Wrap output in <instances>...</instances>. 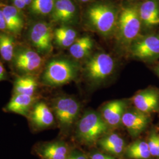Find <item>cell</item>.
I'll return each instance as SVG.
<instances>
[{"label": "cell", "mask_w": 159, "mask_h": 159, "mask_svg": "<svg viewBox=\"0 0 159 159\" xmlns=\"http://www.w3.org/2000/svg\"><path fill=\"white\" fill-rule=\"evenodd\" d=\"M25 4V6H29V5H31L33 0H24Z\"/></svg>", "instance_id": "cell-31"}, {"label": "cell", "mask_w": 159, "mask_h": 159, "mask_svg": "<svg viewBox=\"0 0 159 159\" xmlns=\"http://www.w3.org/2000/svg\"><path fill=\"white\" fill-rule=\"evenodd\" d=\"M52 110L61 131L67 132L74 125L79 116L80 103L68 96H60L53 99Z\"/></svg>", "instance_id": "cell-4"}, {"label": "cell", "mask_w": 159, "mask_h": 159, "mask_svg": "<svg viewBox=\"0 0 159 159\" xmlns=\"http://www.w3.org/2000/svg\"><path fill=\"white\" fill-rule=\"evenodd\" d=\"M7 80V74L6 68H4L2 63L0 61V81Z\"/></svg>", "instance_id": "cell-29"}, {"label": "cell", "mask_w": 159, "mask_h": 159, "mask_svg": "<svg viewBox=\"0 0 159 159\" xmlns=\"http://www.w3.org/2000/svg\"><path fill=\"white\" fill-rule=\"evenodd\" d=\"M148 143L151 156L159 157V135L155 133H151Z\"/></svg>", "instance_id": "cell-26"}, {"label": "cell", "mask_w": 159, "mask_h": 159, "mask_svg": "<svg viewBox=\"0 0 159 159\" xmlns=\"http://www.w3.org/2000/svg\"><path fill=\"white\" fill-rule=\"evenodd\" d=\"M28 119L33 130L46 129L54 124L53 111L45 102L37 100L31 109Z\"/></svg>", "instance_id": "cell-11"}, {"label": "cell", "mask_w": 159, "mask_h": 159, "mask_svg": "<svg viewBox=\"0 0 159 159\" xmlns=\"http://www.w3.org/2000/svg\"><path fill=\"white\" fill-rule=\"evenodd\" d=\"M54 37L57 46L61 48H70L77 39V33L70 27L63 26L55 30Z\"/></svg>", "instance_id": "cell-23"}, {"label": "cell", "mask_w": 159, "mask_h": 159, "mask_svg": "<svg viewBox=\"0 0 159 159\" xmlns=\"http://www.w3.org/2000/svg\"><path fill=\"white\" fill-rule=\"evenodd\" d=\"M39 86V81L34 75H19L14 81L13 94L36 96Z\"/></svg>", "instance_id": "cell-18"}, {"label": "cell", "mask_w": 159, "mask_h": 159, "mask_svg": "<svg viewBox=\"0 0 159 159\" xmlns=\"http://www.w3.org/2000/svg\"><path fill=\"white\" fill-rule=\"evenodd\" d=\"M149 116L136 108L125 110L121 119V124L133 137L139 136L149 123Z\"/></svg>", "instance_id": "cell-12"}, {"label": "cell", "mask_w": 159, "mask_h": 159, "mask_svg": "<svg viewBox=\"0 0 159 159\" xmlns=\"http://www.w3.org/2000/svg\"><path fill=\"white\" fill-rule=\"evenodd\" d=\"M118 12L114 6L105 2L91 4L85 13V22L90 29L104 36L113 33L117 27Z\"/></svg>", "instance_id": "cell-1"}, {"label": "cell", "mask_w": 159, "mask_h": 159, "mask_svg": "<svg viewBox=\"0 0 159 159\" xmlns=\"http://www.w3.org/2000/svg\"><path fill=\"white\" fill-rule=\"evenodd\" d=\"M90 159H116L113 156L107 154L94 152L89 157Z\"/></svg>", "instance_id": "cell-27"}, {"label": "cell", "mask_w": 159, "mask_h": 159, "mask_svg": "<svg viewBox=\"0 0 159 159\" xmlns=\"http://www.w3.org/2000/svg\"><path fill=\"white\" fill-rule=\"evenodd\" d=\"M93 48V41L89 35L77 38L74 43L69 48L71 56L76 60H81L87 57Z\"/></svg>", "instance_id": "cell-21"}, {"label": "cell", "mask_w": 159, "mask_h": 159, "mask_svg": "<svg viewBox=\"0 0 159 159\" xmlns=\"http://www.w3.org/2000/svg\"><path fill=\"white\" fill-rule=\"evenodd\" d=\"M80 2H87L88 1H89L90 0H79Z\"/></svg>", "instance_id": "cell-32"}, {"label": "cell", "mask_w": 159, "mask_h": 159, "mask_svg": "<svg viewBox=\"0 0 159 159\" xmlns=\"http://www.w3.org/2000/svg\"><path fill=\"white\" fill-rule=\"evenodd\" d=\"M141 25L139 8L136 6L123 8L120 12L117 23L119 39L122 44L131 46L137 39Z\"/></svg>", "instance_id": "cell-5"}, {"label": "cell", "mask_w": 159, "mask_h": 159, "mask_svg": "<svg viewBox=\"0 0 159 159\" xmlns=\"http://www.w3.org/2000/svg\"><path fill=\"white\" fill-rule=\"evenodd\" d=\"M51 16L57 23L71 24L77 20V8L71 0H55Z\"/></svg>", "instance_id": "cell-14"}, {"label": "cell", "mask_w": 159, "mask_h": 159, "mask_svg": "<svg viewBox=\"0 0 159 159\" xmlns=\"http://www.w3.org/2000/svg\"><path fill=\"white\" fill-rule=\"evenodd\" d=\"M108 127L101 114L92 110L88 111L78 122L77 138L80 142L91 145L97 142L107 133Z\"/></svg>", "instance_id": "cell-3"}, {"label": "cell", "mask_w": 159, "mask_h": 159, "mask_svg": "<svg viewBox=\"0 0 159 159\" xmlns=\"http://www.w3.org/2000/svg\"><path fill=\"white\" fill-rule=\"evenodd\" d=\"M131 55L143 61L159 58V34H150L135 40L130 46Z\"/></svg>", "instance_id": "cell-8"}, {"label": "cell", "mask_w": 159, "mask_h": 159, "mask_svg": "<svg viewBox=\"0 0 159 159\" xmlns=\"http://www.w3.org/2000/svg\"><path fill=\"white\" fill-rule=\"evenodd\" d=\"M135 108L144 113L159 110V93L155 89H148L137 93L133 98Z\"/></svg>", "instance_id": "cell-13"}, {"label": "cell", "mask_w": 159, "mask_h": 159, "mask_svg": "<svg viewBox=\"0 0 159 159\" xmlns=\"http://www.w3.org/2000/svg\"><path fill=\"white\" fill-rule=\"evenodd\" d=\"M7 30V25L6 19L2 10L0 9V30L4 31Z\"/></svg>", "instance_id": "cell-28"}, {"label": "cell", "mask_w": 159, "mask_h": 159, "mask_svg": "<svg viewBox=\"0 0 159 159\" xmlns=\"http://www.w3.org/2000/svg\"><path fill=\"white\" fill-rule=\"evenodd\" d=\"M72 148L63 140L37 143L33 152L40 159H67Z\"/></svg>", "instance_id": "cell-9"}, {"label": "cell", "mask_w": 159, "mask_h": 159, "mask_svg": "<svg viewBox=\"0 0 159 159\" xmlns=\"http://www.w3.org/2000/svg\"><path fill=\"white\" fill-rule=\"evenodd\" d=\"M125 157L128 159H148L151 156L148 142L136 140L125 148Z\"/></svg>", "instance_id": "cell-22"}, {"label": "cell", "mask_w": 159, "mask_h": 159, "mask_svg": "<svg viewBox=\"0 0 159 159\" xmlns=\"http://www.w3.org/2000/svg\"><path fill=\"white\" fill-rule=\"evenodd\" d=\"M13 4L14 6L18 10H23L26 6L24 0H13Z\"/></svg>", "instance_id": "cell-30"}, {"label": "cell", "mask_w": 159, "mask_h": 159, "mask_svg": "<svg viewBox=\"0 0 159 159\" xmlns=\"http://www.w3.org/2000/svg\"><path fill=\"white\" fill-rule=\"evenodd\" d=\"M77 63L70 59L59 58L51 60L47 64L41 77L43 85L56 87L74 81L79 74Z\"/></svg>", "instance_id": "cell-2"}, {"label": "cell", "mask_w": 159, "mask_h": 159, "mask_svg": "<svg viewBox=\"0 0 159 159\" xmlns=\"http://www.w3.org/2000/svg\"><path fill=\"white\" fill-rule=\"evenodd\" d=\"M124 100H113L106 103L101 110V115L109 127H115L121 124L123 116L127 109Z\"/></svg>", "instance_id": "cell-15"}, {"label": "cell", "mask_w": 159, "mask_h": 159, "mask_svg": "<svg viewBox=\"0 0 159 159\" xmlns=\"http://www.w3.org/2000/svg\"><path fill=\"white\" fill-rule=\"evenodd\" d=\"M38 100L36 96L25 94H12L11 98L4 108L6 112H10L28 117L34 104Z\"/></svg>", "instance_id": "cell-16"}, {"label": "cell", "mask_w": 159, "mask_h": 159, "mask_svg": "<svg viewBox=\"0 0 159 159\" xmlns=\"http://www.w3.org/2000/svg\"><path fill=\"white\" fill-rule=\"evenodd\" d=\"M142 24L146 27L159 24V2L157 0H146L139 7Z\"/></svg>", "instance_id": "cell-17"}, {"label": "cell", "mask_w": 159, "mask_h": 159, "mask_svg": "<svg viewBox=\"0 0 159 159\" xmlns=\"http://www.w3.org/2000/svg\"><path fill=\"white\" fill-rule=\"evenodd\" d=\"M97 143L104 151L114 156H119L125 150V142L117 134L112 133L105 135Z\"/></svg>", "instance_id": "cell-19"}, {"label": "cell", "mask_w": 159, "mask_h": 159, "mask_svg": "<svg viewBox=\"0 0 159 159\" xmlns=\"http://www.w3.org/2000/svg\"><path fill=\"white\" fill-rule=\"evenodd\" d=\"M55 0H33L30 10L37 16H47L52 13Z\"/></svg>", "instance_id": "cell-25"}, {"label": "cell", "mask_w": 159, "mask_h": 159, "mask_svg": "<svg viewBox=\"0 0 159 159\" xmlns=\"http://www.w3.org/2000/svg\"><path fill=\"white\" fill-rule=\"evenodd\" d=\"M114 67L115 62L110 55L99 52L88 58L84 71L87 79L97 85L107 79L113 73Z\"/></svg>", "instance_id": "cell-6"}, {"label": "cell", "mask_w": 159, "mask_h": 159, "mask_svg": "<svg viewBox=\"0 0 159 159\" xmlns=\"http://www.w3.org/2000/svg\"><path fill=\"white\" fill-rule=\"evenodd\" d=\"M12 61L14 68L21 75L36 76L42 70L44 63L39 52L26 47L16 49Z\"/></svg>", "instance_id": "cell-7"}, {"label": "cell", "mask_w": 159, "mask_h": 159, "mask_svg": "<svg viewBox=\"0 0 159 159\" xmlns=\"http://www.w3.org/2000/svg\"><path fill=\"white\" fill-rule=\"evenodd\" d=\"M156 71H157V74H158V75H159V64L157 66V67Z\"/></svg>", "instance_id": "cell-33"}, {"label": "cell", "mask_w": 159, "mask_h": 159, "mask_svg": "<svg viewBox=\"0 0 159 159\" xmlns=\"http://www.w3.org/2000/svg\"><path fill=\"white\" fill-rule=\"evenodd\" d=\"M16 51L13 37L7 34H0V55L7 62L11 61Z\"/></svg>", "instance_id": "cell-24"}, {"label": "cell", "mask_w": 159, "mask_h": 159, "mask_svg": "<svg viewBox=\"0 0 159 159\" xmlns=\"http://www.w3.org/2000/svg\"><path fill=\"white\" fill-rule=\"evenodd\" d=\"M54 34L51 26L46 22L35 24L30 31V40L38 52L50 53L52 50V40Z\"/></svg>", "instance_id": "cell-10"}, {"label": "cell", "mask_w": 159, "mask_h": 159, "mask_svg": "<svg viewBox=\"0 0 159 159\" xmlns=\"http://www.w3.org/2000/svg\"><path fill=\"white\" fill-rule=\"evenodd\" d=\"M1 10L6 19L7 30L14 34L20 33L24 27V21L19 10L11 6H2Z\"/></svg>", "instance_id": "cell-20"}]
</instances>
